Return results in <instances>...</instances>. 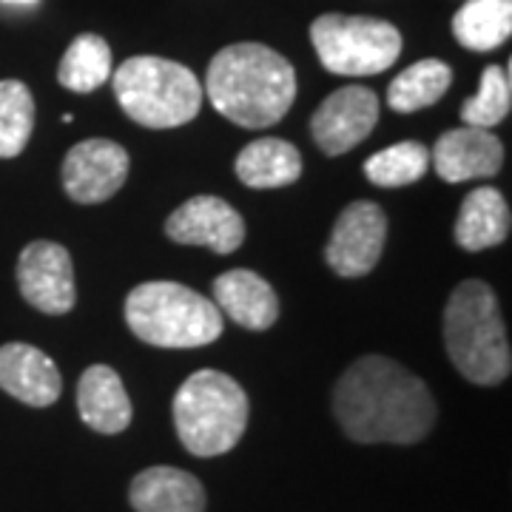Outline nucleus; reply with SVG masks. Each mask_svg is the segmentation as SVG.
Instances as JSON below:
<instances>
[{
    "label": "nucleus",
    "instance_id": "9b49d317",
    "mask_svg": "<svg viewBox=\"0 0 512 512\" xmlns=\"http://www.w3.org/2000/svg\"><path fill=\"white\" fill-rule=\"evenodd\" d=\"M379 120V97L365 86H345L316 109L311 134L316 146L336 157L365 143Z\"/></svg>",
    "mask_w": 512,
    "mask_h": 512
},
{
    "label": "nucleus",
    "instance_id": "0eeeda50",
    "mask_svg": "<svg viewBox=\"0 0 512 512\" xmlns=\"http://www.w3.org/2000/svg\"><path fill=\"white\" fill-rule=\"evenodd\" d=\"M311 43L322 66L345 77L387 72L402 55V32L393 23L356 15L316 18Z\"/></svg>",
    "mask_w": 512,
    "mask_h": 512
},
{
    "label": "nucleus",
    "instance_id": "a211bd4d",
    "mask_svg": "<svg viewBox=\"0 0 512 512\" xmlns=\"http://www.w3.org/2000/svg\"><path fill=\"white\" fill-rule=\"evenodd\" d=\"M510 205L501 197V191H495L490 185L470 191L456 220V242L464 251H487L501 245L510 237Z\"/></svg>",
    "mask_w": 512,
    "mask_h": 512
},
{
    "label": "nucleus",
    "instance_id": "6ab92c4d",
    "mask_svg": "<svg viewBox=\"0 0 512 512\" xmlns=\"http://www.w3.org/2000/svg\"><path fill=\"white\" fill-rule=\"evenodd\" d=\"M234 168L248 188H285L302 177V157L288 140L262 137L239 151Z\"/></svg>",
    "mask_w": 512,
    "mask_h": 512
},
{
    "label": "nucleus",
    "instance_id": "2eb2a0df",
    "mask_svg": "<svg viewBox=\"0 0 512 512\" xmlns=\"http://www.w3.org/2000/svg\"><path fill=\"white\" fill-rule=\"evenodd\" d=\"M77 410L80 419L103 436H117L131 424V399L126 384L106 365H92L80 376Z\"/></svg>",
    "mask_w": 512,
    "mask_h": 512
},
{
    "label": "nucleus",
    "instance_id": "393cba45",
    "mask_svg": "<svg viewBox=\"0 0 512 512\" xmlns=\"http://www.w3.org/2000/svg\"><path fill=\"white\" fill-rule=\"evenodd\" d=\"M512 109V83L510 72L501 66H487L481 74V86L476 97H470L461 106V120L467 126L493 128L501 120H507Z\"/></svg>",
    "mask_w": 512,
    "mask_h": 512
},
{
    "label": "nucleus",
    "instance_id": "f257e3e1",
    "mask_svg": "<svg viewBox=\"0 0 512 512\" xmlns=\"http://www.w3.org/2000/svg\"><path fill=\"white\" fill-rule=\"evenodd\" d=\"M333 413L359 444H416L436 424L427 384L393 359L362 356L333 387Z\"/></svg>",
    "mask_w": 512,
    "mask_h": 512
},
{
    "label": "nucleus",
    "instance_id": "a878e982",
    "mask_svg": "<svg viewBox=\"0 0 512 512\" xmlns=\"http://www.w3.org/2000/svg\"><path fill=\"white\" fill-rule=\"evenodd\" d=\"M3 3H15V6H32L37 0H3Z\"/></svg>",
    "mask_w": 512,
    "mask_h": 512
},
{
    "label": "nucleus",
    "instance_id": "423d86ee",
    "mask_svg": "<svg viewBox=\"0 0 512 512\" xmlns=\"http://www.w3.org/2000/svg\"><path fill=\"white\" fill-rule=\"evenodd\" d=\"M114 97L137 126L177 128L200 114L202 83L183 63L140 55L114 72Z\"/></svg>",
    "mask_w": 512,
    "mask_h": 512
},
{
    "label": "nucleus",
    "instance_id": "aec40b11",
    "mask_svg": "<svg viewBox=\"0 0 512 512\" xmlns=\"http://www.w3.org/2000/svg\"><path fill=\"white\" fill-rule=\"evenodd\" d=\"M510 32L512 0H467L453 18V35L470 52H493Z\"/></svg>",
    "mask_w": 512,
    "mask_h": 512
},
{
    "label": "nucleus",
    "instance_id": "9d476101",
    "mask_svg": "<svg viewBox=\"0 0 512 512\" xmlns=\"http://www.w3.org/2000/svg\"><path fill=\"white\" fill-rule=\"evenodd\" d=\"M128 151L111 140H83L63 160V188L80 205L111 200L128 180Z\"/></svg>",
    "mask_w": 512,
    "mask_h": 512
},
{
    "label": "nucleus",
    "instance_id": "1a4fd4ad",
    "mask_svg": "<svg viewBox=\"0 0 512 512\" xmlns=\"http://www.w3.org/2000/svg\"><path fill=\"white\" fill-rule=\"evenodd\" d=\"M18 288L37 311L60 316L74 308L72 254L49 239H37L23 248L18 259Z\"/></svg>",
    "mask_w": 512,
    "mask_h": 512
},
{
    "label": "nucleus",
    "instance_id": "4be33fe9",
    "mask_svg": "<svg viewBox=\"0 0 512 512\" xmlns=\"http://www.w3.org/2000/svg\"><path fill=\"white\" fill-rule=\"evenodd\" d=\"M111 77V49L100 35L74 37L60 60L57 80L63 89L89 94Z\"/></svg>",
    "mask_w": 512,
    "mask_h": 512
},
{
    "label": "nucleus",
    "instance_id": "f03ea898",
    "mask_svg": "<svg viewBox=\"0 0 512 512\" xmlns=\"http://www.w3.org/2000/svg\"><path fill=\"white\" fill-rule=\"evenodd\" d=\"M205 94L231 123L268 128L291 111L296 72L285 57L262 43H234L211 60Z\"/></svg>",
    "mask_w": 512,
    "mask_h": 512
},
{
    "label": "nucleus",
    "instance_id": "b1692460",
    "mask_svg": "<svg viewBox=\"0 0 512 512\" xmlns=\"http://www.w3.org/2000/svg\"><path fill=\"white\" fill-rule=\"evenodd\" d=\"M427 168H430V148L416 140H407L373 154L365 163V177L379 188H402V185L419 183Z\"/></svg>",
    "mask_w": 512,
    "mask_h": 512
},
{
    "label": "nucleus",
    "instance_id": "412c9836",
    "mask_svg": "<svg viewBox=\"0 0 512 512\" xmlns=\"http://www.w3.org/2000/svg\"><path fill=\"white\" fill-rule=\"evenodd\" d=\"M453 83V69L444 60H419L410 69H404L387 89V106L399 114L427 109L439 103Z\"/></svg>",
    "mask_w": 512,
    "mask_h": 512
},
{
    "label": "nucleus",
    "instance_id": "dca6fc26",
    "mask_svg": "<svg viewBox=\"0 0 512 512\" xmlns=\"http://www.w3.org/2000/svg\"><path fill=\"white\" fill-rule=\"evenodd\" d=\"M214 296L220 313H228V319H234L239 328L268 330L279 319L276 291L254 271L237 268L217 276Z\"/></svg>",
    "mask_w": 512,
    "mask_h": 512
},
{
    "label": "nucleus",
    "instance_id": "6e6552de",
    "mask_svg": "<svg viewBox=\"0 0 512 512\" xmlns=\"http://www.w3.org/2000/svg\"><path fill=\"white\" fill-rule=\"evenodd\" d=\"M387 242V217L376 202H350L333 225L325 248L328 265L345 279L365 276L382 259Z\"/></svg>",
    "mask_w": 512,
    "mask_h": 512
},
{
    "label": "nucleus",
    "instance_id": "ddd939ff",
    "mask_svg": "<svg viewBox=\"0 0 512 512\" xmlns=\"http://www.w3.org/2000/svg\"><path fill=\"white\" fill-rule=\"evenodd\" d=\"M430 163L444 183L495 177L504 165V146L490 128L464 126L441 134Z\"/></svg>",
    "mask_w": 512,
    "mask_h": 512
},
{
    "label": "nucleus",
    "instance_id": "4468645a",
    "mask_svg": "<svg viewBox=\"0 0 512 512\" xmlns=\"http://www.w3.org/2000/svg\"><path fill=\"white\" fill-rule=\"evenodd\" d=\"M0 387L18 402L49 407L60 399L63 379L52 356L32 345L12 342L0 348Z\"/></svg>",
    "mask_w": 512,
    "mask_h": 512
},
{
    "label": "nucleus",
    "instance_id": "f3484780",
    "mask_svg": "<svg viewBox=\"0 0 512 512\" xmlns=\"http://www.w3.org/2000/svg\"><path fill=\"white\" fill-rule=\"evenodd\" d=\"M128 501L137 512H205V490L177 467H148L131 481Z\"/></svg>",
    "mask_w": 512,
    "mask_h": 512
},
{
    "label": "nucleus",
    "instance_id": "f8f14e48",
    "mask_svg": "<svg viewBox=\"0 0 512 512\" xmlns=\"http://www.w3.org/2000/svg\"><path fill=\"white\" fill-rule=\"evenodd\" d=\"M165 234L180 245H202L225 256L234 254L245 242V220L234 205L211 194H200L183 202L165 220Z\"/></svg>",
    "mask_w": 512,
    "mask_h": 512
},
{
    "label": "nucleus",
    "instance_id": "20e7f679",
    "mask_svg": "<svg viewBox=\"0 0 512 512\" xmlns=\"http://www.w3.org/2000/svg\"><path fill=\"white\" fill-rule=\"evenodd\" d=\"M174 427L191 456L214 458L234 450L248 427V396L220 370H197L174 396Z\"/></svg>",
    "mask_w": 512,
    "mask_h": 512
},
{
    "label": "nucleus",
    "instance_id": "39448f33",
    "mask_svg": "<svg viewBox=\"0 0 512 512\" xmlns=\"http://www.w3.org/2000/svg\"><path fill=\"white\" fill-rule=\"evenodd\" d=\"M126 322L137 339L154 348H202L222 333L220 308L180 282L137 285L126 299Z\"/></svg>",
    "mask_w": 512,
    "mask_h": 512
},
{
    "label": "nucleus",
    "instance_id": "7ed1b4c3",
    "mask_svg": "<svg viewBox=\"0 0 512 512\" xmlns=\"http://www.w3.org/2000/svg\"><path fill=\"white\" fill-rule=\"evenodd\" d=\"M444 342L450 362L467 382L493 387L510 376V339L487 282L467 279L450 293L444 308Z\"/></svg>",
    "mask_w": 512,
    "mask_h": 512
},
{
    "label": "nucleus",
    "instance_id": "5701e85b",
    "mask_svg": "<svg viewBox=\"0 0 512 512\" xmlns=\"http://www.w3.org/2000/svg\"><path fill=\"white\" fill-rule=\"evenodd\" d=\"M35 128V97L20 80H0V160L26 148Z\"/></svg>",
    "mask_w": 512,
    "mask_h": 512
}]
</instances>
